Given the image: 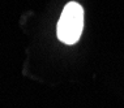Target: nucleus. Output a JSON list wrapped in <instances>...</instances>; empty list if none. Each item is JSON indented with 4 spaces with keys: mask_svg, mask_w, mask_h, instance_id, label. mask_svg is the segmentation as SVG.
I'll list each match as a JSON object with an SVG mask.
<instances>
[{
    "mask_svg": "<svg viewBox=\"0 0 124 108\" xmlns=\"http://www.w3.org/2000/svg\"><path fill=\"white\" fill-rule=\"evenodd\" d=\"M84 28V9L76 1L68 3L59 18L56 33L58 38L65 44H75L80 39Z\"/></svg>",
    "mask_w": 124,
    "mask_h": 108,
    "instance_id": "f257e3e1",
    "label": "nucleus"
}]
</instances>
